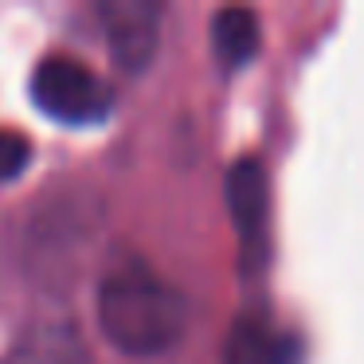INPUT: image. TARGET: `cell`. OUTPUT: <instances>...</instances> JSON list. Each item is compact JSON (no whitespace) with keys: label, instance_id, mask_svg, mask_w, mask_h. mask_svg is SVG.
<instances>
[{"label":"cell","instance_id":"6da1fadb","mask_svg":"<svg viewBox=\"0 0 364 364\" xmlns=\"http://www.w3.org/2000/svg\"><path fill=\"white\" fill-rule=\"evenodd\" d=\"M98 321L114 348L129 356L168 353L184 337V294L145 262H122L98 286Z\"/></svg>","mask_w":364,"mask_h":364},{"label":"cell","instance_id":"7a4b0ae2","mask_svg":"<svg viewBox=\"0 0 364 364\" xmlns=\"http://www.w3.org/2000/svg\"><path fill=\"white\" fill-rule=\"evenodd\" d=\"M32 98L48 118L63 126H98L114 110V95L87 63L51 55L32 75Z\"/></svg>","mask_w":364,"mask_h":364},{"label":"cell","instance_id":"3957f363","mask_svg":"<svg viewBox=\"0 0 364 364\" xmlns=\"http://www.w3.org/2000/svg\"><path fill=\"white\" fill-rule=\"evenodd\" d=\"M228 208L239 235V262L243 274L267 267L270 259V188L259 161H235L228 173Z\"/></svg>","mask_w":364,"mask_h":364},{"label":"cell","instance_id":"277c9868","mask_svg":"<svg viewBox=\"0 0 364 364\" xmlns=\"http://www.w3.org/2000/svg\"><path fill=\"white\" fill-rule=\"evenodd\" d=\"M98 20L106 28V43H110L118 67L134 75L145 71L149 59L157 55L161 4H153V0H102Z\"/></svg>","mask_w":364,"mask_h":364},{"label":"cell","instance_id":"5b68a950","mask_svg":"<svg viewBox=\"0 0 364 364\" xmlns=\"http://www.w3.org/2000/svg\"><path fill=\"white\" fill-rule=\"evenodd\" d=\"M4 364H90V353L71 321H40L12 345Z\"/></svg>","mask_w":364,"mask_h":364},{"label":"cell","instance_id":"8992f818","mask_svg":"<svg viewBox=\"0 0 364 364\" xmlns=\"http://www.w3.org/2000/svg\"><path fill=\"white\" fill-rule=\"evenodd\" d=\"M212 48L220 55V63L228 71L247 67L262 48V32H259V16L251 9H223L212 20Z\"/></svg>","mask_w":364,"mask_h":364},{"label":"cell","instance_id":"52a82bcc","mask_svg":"<svg viewBox=\"0 0 364 364\" xmlns=\"http://www.w3.org/2000/svg\"><path fill=\"white\" fill-rule=\"evenodd\" d=\"M286 341H274L259 321H239L228 337V364H278Z\"/></svg>","mask_w":364,"mask_h":364},{"label":"cell","instance_id":"ba28073f","mask_svg":"<svg viewBox=\"0 0 364 364\" xmlns=\"http://www.w3.org/2000/svg\"><path fill=\"white\" fill-rule=\"evenodd\" d=\"M28 161H32V145H28V137L16 134V129H0V184L24 173Z\"/></svg>","mask_w":364,"mask_h":364}]
</instances>
